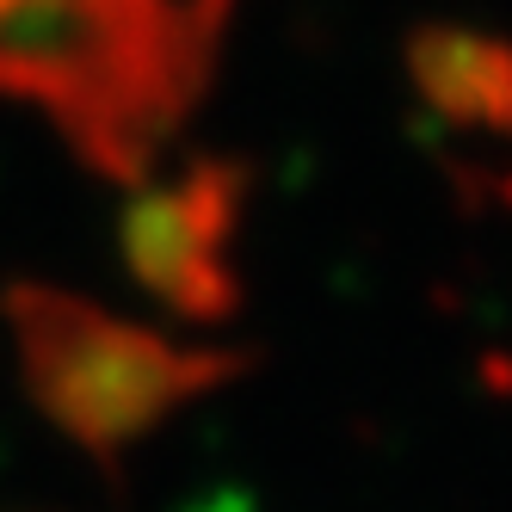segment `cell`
<instances>
[{
    "mask_svg": "<svg viewBox=\"0 0 512 512\" xmlns=\"http://www.w3.org/2000/svg\"><path fill=\"white\" fill-rule=\"evenodd\" d=\"M235 0H7L0 99L50 112L99 179L142 186L210 93Z\"/></svg>",
    "mask_w": 512,
    "mask_h": 512,
    "instance_id": "obj_1",
    "label": "cell"
},
{
    "mask_svg": "<svg viewBox=\"0 0 512 512\" xmlns=\"http://www.w3.org/2000/svg\"><path fill=\"white\" fill-rule=\"evenodd\" d=\"M0 321L13 334L25 395L99 469H118L130 445H142L186 401L253 371V352L179 346L38 278H13L0 290Z\"/></svg>",
    "mask_w": 512,
    "mask_h": 512,
    "instance_id": "obj_2",
    "label": "cell"
},
{
    "mask_svg": "<svg viewBox=\"0 0 512 512\" xmlns=\"http://www.w3.org/2000/svg\"><path fill=\"white\" fill-rule=\"evenodd\" d=\"M247 167L223 155H198L179 173H149L136 186L118 253L130 278L186 321H229L241 309L235 229L247 210Z\"/></svg>",
    "mask_w": 512,
    "mask_h": 512,
    "instance_id": "obj_3",
    "label": "cell"
},
{
    "mask_svg": "<svg viewBox=\"0 0 512 512\" xmlns=\"http://www.w3.org/2000/svg\"><path fill=\"white\" fill-rule=\"evenodd\" d=\"M408 81L445 124L512 136V38L475 25H420L408 38Z\"/></svg>",
    "mask_w": 512,
    "mask_h": 512,
    "instance_id": "obj_4",
    "label": "cell"
},
{
    "mask_svg": "<svg viewBox=\"0 0 512 512\" xmlns=\"http://www.w3.org/2000/svg\"><path fill=\"white\" fill-rule=\"evenodd\" d=\"M204 512H241V500H216V506H204Z\"/></svg>",
    "mask_w": 512,
    "mask_h": 512,
    "instance_id": "obj_5",
    "label": "cell"
},
{
    "mask_svg": "<svg viewBox=\"0 0 512 512\" xmlns=\"http://www.w3.org/2000/svg\"><path fill=\"white\" fill-rule=\"evenodd\" d=\"M0 7H7V0H0Z\"/></svg>",
    "mask_w": 512,
    "mask_h": 512,
    "instance_id": "obj_6",
    "label": "cell"
}]
</instances>
